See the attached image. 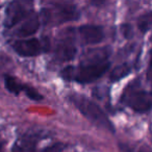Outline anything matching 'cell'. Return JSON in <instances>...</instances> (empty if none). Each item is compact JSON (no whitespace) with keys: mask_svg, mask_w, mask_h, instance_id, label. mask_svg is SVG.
<instances>
[{"mask_svg":"<svg viewBox=\"0 0 152 152\" xmlns=\"http://www.w3.org/2000/svg\"><path fill=\"white\" fill-rule=\"evenodd\" d=\"M110 63L106 57H93L83 61L78 67L68 66L61 72V76L67 81H75L80 85L91 83L99 79L107 72Z\"/></svg>","mask_w":152,"mask_h":152,"instance_id":"6da1fadb","label":"cell"},{"mask_svg":"<svg viewBox=\"0 0 152 152\" xmlns=\"http://www.w3.org/2000/svg\"><path fill=\"white\" fill-rule=\"evenodd\" d=\"M69 99L75 105V107L93 124L110 132H115V127L113 123L110 122L107 116L104 114L103 110L97 103L78 94H72L70 95Z\"/></svg>","mask_w":152,"mask_h":152,"instance_id":"7a4b0ae2","label":"cell"},{"mask_svg":"<svg viewBox=\"0 0 152 152\" xmlns=\"http://www.w3.org/2000/svg\"><path fill=\"white\" fill-rule=\"evenodd\" d=\"M121 102L140 114L152 110V92L129 87L123 92Z\"/></svg>","mask_w":152,"mask_h":152,"instance_id":"3957f363","label":"cell"},{"mask_svg":"<svg viewBox=\"0 0 152 152\" xmlns=\"http://www.w3.org/2000/svg\"><path fill=\"white\" fill-rule=\"evenodd\" d=\"M13 48L18 55L23 57H34L46 52L49 49L48 41H41L39 39H24L16 41L13 44Z\"/></svg>","mask_w":152,"mask_h":152,"instance_id":"277c9868","label":"cell"},{"mask_svg":"<svg viewBox=\"0 0 152 152\" xmlns=\"http://www.w3.org/2000/svg\"><path fill=\"white\" fill-rule=\"evenodd\" d=\"M28 10L20 2H12L7 7L5 12V20L4 25L7 28H12L15 25H17L19 22H21L23 19L28 18Z\"/></svg>","mask_w":152,"mask_h":152,"instance_id":"5b68a950","label":"cell"},{"mask_svg":"<svg viewBox=\"0 0 152 152\" xmlns=\"http://www.w3.org/2000/svg\"><path fill=\"white\" fill-rule=\"evenodd\" d=\"M78 31L86 44H97L104 38V30L99 25L85 24L78 28Z\"/></svg>","mask_w":152,"mask_h":152,"instance_id":"8992f818","label":"cell"},{"mask_svg":"<svg viewBox=\"0 0 152 152\" xmlns=\"http://www.w3.org/2000/svg\"><path fill=\"white\" fill-rule=\"evenodd\" d=\"M55 53H56V56L59 61H72L76 56L77 49L74 46L72 41L64 40L58 43V45L56 47V50H55Z\"/></svg>","mask_w":152,"mask_h":152,"instance_id":"52a82bcc","label":"cell"},{"mask_svg":"<svg viewBox=\"0 0 152 152\" xmlns=\"http://www.w3.org/2000/svg\"><path fill=\"white\" fill-rule=\"evenodd\" d=\"M40 27V21L37 16L28 17L25 21L22 23V25L16 30L15 34L20 38H27L29 36H32L38 31Z\"/></svg>","mask_w":152,"mask_h":152,"instance_id":"ba28073f","label":"cell"},{"mask_svg":"<svg viewBox=\"0 0 152 152\" xmlns=\"http://www.w3.org/2000/svg\"><path fill=\"white\" fill-rule=\"evenodd\" d=\"M56 19L57 23L75 21L79 19V12L74 5H58L56 7Z\"/></svg>","mask_w":152,"mask_h":152,"instance_id":"9c48e42d","label":"cell"},{"mask_svg":"<svg viewBox=\"0 0 152 152\" xmlns=\"http://www.w3.org/2000/svg\"><path fill=\"white\" fill-rule=\"evenodd\" d=\"M130 72H131V67L129 64H127V63L121 64V65H118L117 67H115L114 69L112 70L110 79L112 83H117V81L121 80L122 78L126 77Z\"/></svg>","mask_w":152,"mask_h":152,"instance_id":"30bf717a","label":"cell"},{"mask_svg":"<svg viewBox=\"0 0 152 152\" xmlns=\"http://www.w3.org/2000/svg\"><path fill=\"white\" fill-rule=\"evenodd\" d=\"M4 85L7 91L15 94V95H19L24 90V86H25V85L20 83L17 79L14 78L13 76H10V75H7L4 77Z\"/></svg>","mask_w":152,"mask_h":152,"instance_id":"8fae6325","label":"cell"},{"mask_svg":"<svg viewBox=\"0 0 152 152\" xmlns=\"http://www.w3.org/2000/svg\"><path fill=\"white\" fill-rule=\"evenodd\" d=\"M137 28L141 32L146 34L152 28V11L145 13L137 19Z\"/></svg>","mask_w":152,"mask_h":152,"instance_id":"7c38bea8","label":"cell"},{"mask_svg":"<svg viewBox=\"0 0 152 152\" xmlns=\"http://www.w3.org/2000/svg\"><path fill=\"white\" fill-rule=\"evenodd\" d=\"M121 152H152L151 149L145 146H135L129 144H120Z\"/></svg>","mask_w":152,"mask_h":152,"instance_id":"4fadbf2b","label":"cell"},{"mask_svg":"<svg viewBox=\"0 0 152 152\" xmlns=\"http://www.w3.org/2000/svg\"><path fill=\"white\" fill-rule=\"evenodd\" d=\"M23 91H24V93L26 94V96H27L28 98H30L31 100H34V101H41V100L43 99V96L41 95L36 89L29 87V86H24Z\"/></svg>","mask_w":152,"mask_h":152,"instance_id":"5bb4252c","label":"cell"},{"mask_svg":"<svg viewBox=\"0 0 152 152\" xmlns=\"http://www.w3.org/2000/svg\"><path fill=\"white\" fill-rule=\"evenodd\" d=\"M65 148V145L61 143H55L51 146H48L45 149L42 150V152H61Z\"/></svg>","mask_w":152,"mask_h":152,"instance_id":"9a60e30c","label":"cell"},{"mask_svg":"<svg viewBox=\"0 0 152 152\" xmlns=\"http://www.w3.org/2000/svg\"><path fill=\"white\" fill-rule=\"evenodd\" d=\"M121 31H122L123 36L126 39H130L132 37V27L130 24H122L121 26Z\"/></svg>","mask_w":152,"mask_h":152,"instance_id":"2e32d148","label":"cell"},{"mask_svg":"<svg viewBox=\"0 0 152 152\" xmlns=\"http://www.w3.org/2000/svg\"><path fill=\"white\" fill-rule=\"evenodd\" d=\"M149 67H150V69H152V51L150 52V63H149Z\"/></svg>","mask_w":152,"mask_h":152,"instance_id":"e0dca14e","label":"cell"},{"mask_svg":"<svg viewBox=\"0 0 152 152\" xmlns=\"http://www.w3.org/2000/svg\"><path fill=\"white\" fill-rule=\"evenodd\" d=\"M149 78H150V80H151V83H152V69H150V72H149Z\"/></svg>","mask_w":152,"mask_h":152,"instance_id":"ac0fdd59","label":"cell"},{"mask_svg":"<svg viewBox=\"0 0 152 152\" xmlns=\"http://www.w3.org/2000/svg\"><path fill=\"white\" fill-rule=\"evenodd\" d=\"M3 146H4V144H3V143H0V152H1V150H2Z\"/></svg>","mask_w":152,"mask_h":152,"instance_id":"d6986e66","label":"cell"},{"mask_svg":"<svg viewBox=\"0 0 152 152\" xmlns=\"http://www.w3.org/2000/svg\"><path fill=\"white\" fill-rule=\"evenodd\" d=\"M151 41H152V38H151Z\"/></svg>","mask_w":152,"mask_h":152,"instance_id":"ffe728a7","label":"cell"}]
</instances>
